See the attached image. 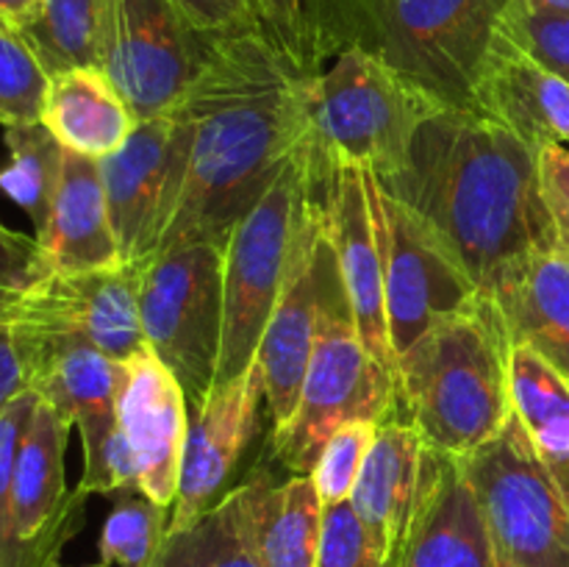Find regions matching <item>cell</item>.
<instances>
[{
  "instance_id": "1",
  "label": "cell",
  "mask_w": 569,
  "mask_h": 567,
  "mask_svg": "<svg viewBox=\"0 0 569 567\" xmlns=\"http://www.w3.org/2000/svg\"><path fill=\"white\" fill-rule=\"evenodd\" d=\"M317 72L259 20L209 31L192 83L167 111L178 200L153 259L189 242L226 248L303 145Z\"/></svg>"
},
{
  "instance_id": "2",
  "label": "cell",
  "mask_w": 569,
  "mask_h": 567,
  "mask_svg": "<svg viewBox=\"0 0 569 567\" xmlns=\"http://www.w3.org/2000/svg\"><path fill=\"white\" fill-rule=\"evenodd\" d=\"M378 183L431 228L487 295L526 259L559 250L539 148L478 109L433 111L403 172Z\"/></svg>"
},
{
  "instance_id": "3",
  "label": "cell",
  "mask_w": 569,
  "mask_h": 567,
  "mask_svg": "<svg viewBox=\"0 0 569 567\" xmlns=\"http://www.w3.org/2000/svg\"><path fill=\"white\" fill-rule=\"evenodd\" d=\"M511 0H317V59L359 48L431 94L472 109L478 72Z\"/></svg>"
},
{
  "instance_id": "4",
  "label": "cell",
  "mask_w": 569,
  "mask_h": 567,
  "mask_svg": "<svg viewBox=\"0 0 569 567\" xmlns=\"http://www.w3.org/2000/svg\"><path fill=\"white\" fill-rule=\"evenodd\" d=\"M509 326L492 295L481 292L439 320L398 359L400 398L428 448L467 456L511 417Z\"/></svg>"
},
{
  "instance_id": "5",
  "label": "cell",
  "mask_w": 569,
  "mask_h": 567,
  "mask_svg": "<svg viewBox=\"0 0 569 567\" xmlns=\"http://www.w3.org/2000/svg\"><path fill=\"white\" fill-rule=\"evenodd\" d=\"M442 103L376 56L348 48L320 70L309 100V172L320 183L333 167H361L378 181L403 172L422 122Z\"/></svg>"
},
{
  "instance_id": "6",
  "label": "cell",
  "mask_w": 569,
  "mask_h": 567,
  "mask_svg": "<svg viewBox=\"0 0 569 567\" xmlns=\"http://www.w3.org/2000/svg\"><path fill=\"white\" fill-rule=\"evenodd\" d=\"M400 387L365 348L350 311L339 261L328 237L322 261L320 320L298 409L272 431V456L292 476H311L328 439L353 420H398Z\"/></svg>"
},
{
  "instance_id": "7",
  "label": "cell",
  "mask_w": 569,
  "mask_h": 567,
  "mask_svg": "<svg viewBox=\"0 0 569 567\" xmlns=\"http://www.w3.org/2000/svg\"><path fill=\"white\" fill-rule=\"evenodd\" d=\"M309 189V145L303 139L222 248V350L217 387L248 372L259 356L261 337L287 278L295 228Z\"/></svg>"
},
{
  "instance_id": "8",
  "label": "cell",
  "mask_w": 569,
  "mask_h": 567,
  "mask_svg": "<svg viewBox=\"0 0 569 567\" xmlns=\"http://www.w3.org/2000/svg\"><path fill=\"white\" fill-rule=\"evenodd\" d=\"M139 320L148 350L187 392L189 411L203 406L222 350V245L189 242L142 267Z\"/></svg>"
},
{
  "instance_id": "9",
  "label": "cell",
  "mask_w": 569,
  "mask_h": 567,
  "mask_svg": "<svg viewBox=\"0 0 569 567\" xmlns=\"http://www.w3.org/2000/svg\"><path fill=\"white\" fill-rule=\"evenodd\" d=\"M461 467L500 565L569 567V509L517 411L487 445L461 456Z\"/></svg>"
},
{
  "instance_id": "10",
  "label": "cell",
  "mask_w": 569,
  "mask_h": 567,
  "mask_svg": "<svg viewBox=\"0 0 569 567\" xmlns=\"http://www.w3.org/2000/svg\"><path fill=\"white\" fill-rule=\"evenodd\" d=\"M370 206L381 242L389 339L400 359L439 320L465 309L481 289L409 206L383 192L372 172Z\"/></svg>"
},
{
  "instance_id": "11",
  "label": "cell",
  "mask_w": 569,
  "mask_h": 567,
  "mask_svg": "<svg viewBox=\"0 0 569 567\" xmlns=\"http://www.w3.org/2000/svg\"><path fill=\"white\" fill-rule=\"evenodd\" d=\"M72 422L39 398L17 454L6 515L0 520V567H56L64 545L87 523L83 489H67V439Z\"/></svg>"
},
{
  "instance_id": "12",
  "label": "cell",
  "mask_w": 569,
  "mask_h": 567,
  "mask_svg": "<svg viewBox=\"0 0 569 567\" xmlns=\"http://www.w3.org/2000/svg\"><path fill=\"white\" fill-rule=\"evenodd\" d=\"M206 37L172 0H109L100 70L137 122L167 115L203 61Z\"/></svg>"
},
{
  "instance_id": "13",
  "label": "cell",
  "mask_w": 569,
  "mask_h": 567,
  "mask_svg": "<svg viewBox=\"0 0 569 567\" xmlns=\"http://www.w3.org/2000/svg\"><path fill=\"white\" fill-rule=\"evenodd\" d=\"M139 265L50 272L9 300L0 322L22 337L83 339L114 361H126L148 348L139 320Z\"/></svg>"
},
{
  "instance_id": "14",
  "label": "cell",
  "mask_w": 569,
  "mask_h": 567,
  "mask_svg": "<svg viewBox=\"0 0 569 567\" xmlns=\"http://www.w3.org/2000/svg\"><path fill=\"white\" fill-rule=\"evenodd\" d=\"M326 248V211L309 189L300 206L287 278H283L281 295H278V304L261 337L259 356H256L264 376V404L272 417V431L292 420L300 387H303L306 370L315 354Z\"/></svg>"
},
{
  "instance_id": "15",
  "label": "cell",
  "mask_w": 569,
  "mask_h": 567,
  "mask_svg": "<svg viewBox=\"0 0 569 567\" xmlns=\"http://www.w3.org/2000/svg\"><path fill=\"white\" fill-rule=\"evenodd\" d=\"M311 192L326 211L328 237L339 261L356 328L372 359L398 381V356L389 339L383 259L370 206V172L361 167H333Z\"/></svg>"
},
{
  "instance_id": "16",
  "label": "cell",
  "mask_w": 569,
  "mask_h": 567,
  "mask_svg": "<svg viewBox=\"0 0 569 567\" xmlns=\"http://www.w3.org/2000/svg\"><path fill=\"white\" fill-rule=\"evenodd\" d=\"M264 400V376L259 361L233 381L214 387L203 406L189 411L181 476L167 534L192 528L228 493L233 470L259 428V406Z\"/></svg>"
},
{
  "instance_id": "17",
  "label": "cell",
  "mask_w": 569,
  "mask_h": 567,
  "mask_svg": "<svg viewBox=\"0 0 569 567\" xmlns=\"http://www.w3.org/2000/svg\"><path fill=\"white\" fill-rule=\"evenodd\" d=\"M98 167L122 265L148 267L176 200L170 115L137 122L126 145Z\"/></svg>"
},
{
  "instance_id": "18",
  "label": "cell",
  "mask_w": 569,
  "mask_h": 567,
  "mask_svg": "<svg viewBox=\"0 0 569 567\" xmlns=\"http://www.w3.org/2000/svg\"><path fill=\"white\" fill-rule=\"evenodd\" d=\"M120 367L117 420L137 461L139 489L172 511L189 431L187 392L148 348Z\"/></svg>"
},
{
  "instance_id": "19",
  "label": "cell",
  "mask_w": 569,
  "mask_h": 567,
  "mask_svg": "<svg viewBox=\"0 0 569 567\" xmlns=\"http://www.w3.org/2000/svg\"><path fill=\"white\" fill-rule=\"evenodd\" d=\"M14 342L26 365L28 389L48 400L61 417L72 422V428H78L83 454L106 442V437L120 426V361L83 339L14 334Z\"/></svg>"
},
{
  "instance_id": "20",
  "label": "cell",
  "mask_w": 569,
  "mask_h": 567,
  "mask_svg": "<svg viewBox=\"0 0 569 567\" xmlns=\"http://www.w3.org/2000/svg\"><path fill=\"white\" fill-rule=\"evenodd\" d=\"M398 567H498L495 543L459 456L426 448L420 506Z\"/></svg>"
},
{
  "instance_id": "21",
  "label": "cell",
  "mask_w": 569,
  "mask_h": 567,
  "mask_svg": "<svg viewBox=\"0 0 569 567\" xmlns=\"http://www.w3.org/2000/svg\"><path fill=\"white\" fill-rule=\"evenodd\" d=\"M472 109L503 122L533 148H569V83L511 42L500 28L478 72Z\"/></svg>"
},
{
  "instance_id": "22",
  "label": "cell",
  "mask_w": 569,
  "mask_h": 567,
  "mask_svg": "<svg viewBox=\"0 0 569 567\" xmlns=\"http://www.w3.org/2000/svg\"><path fill=\"white\" fill-rule=\"evenodd\" d=\"M426 448L420 428L411 420L383 422L348 498L376 539L383 567H398L409 539L422 495Z\"/></svg>"
},
{
  "instance_id": "23",
  "label": "cell",
  "mask_w": 569,
  "mask_h": 567,
  "mask_svg": "<svg viewBox=\"0 0 569 567\" xmlns=\"http://www.w3.org/2000/svg\"><path fill=\"white\" fill-rule=\"evenodd\" d=\"M50 272H87L122 265L98 159L64 150L48 226L37 233Z\"/></svg>"
},
{
  "instance_id": "24",
  "label": "cell",
  "mask_w": 569,
  "mask_h": 567,
  "mask_svg": "<svg viewBox=\"0 0 569 567\" xmlns=\"http://www.w3.org/2000/svg\"><path fill=\"white\" fill-rule=\"evenodd\" d=\"M492 298L515 348H531L569 381V256H531L498 284Z\"/></svg>"
},
{
  "instance_id": "25",
  "label": "cell",
  "mask_w": 569,
  "mask_h": 567,
  "mask_svg": "<svg viewBox=\"0 0 569 567\" xmlns=\"http://www.w3.org/2000/svg\"><path fill=\"white\" fill-rule=\"evenodd\" d=\"M39 122L72 153L103 159L120 150L137 117L100 67H76L50 76Z\"/></svg>"
},
{
  "instance_id": "26",
  "label": "cell",
  "mask_w": 569,
  "mask_h": 567,
  "mask_svg": "<svg viewBox=\"0 0 569 567\" xmlns=\"http://www.w3.org/2000/svg\"><path fill=\"white\" fill-rule=\"evenodd\" d=\"M242 487L264 565L317 567L326 504L315 478L289 476L276 481L270 472H253Z\"/></svg>"
},
{
  "instance_id": "27",
  "label": "cell",
  "mask_w": 569,
  "mask_h": 567,
  "mask_svg": "<svg viewBox=\"0 0 569 567\" xmlns=\"http://www.w3.org/2000/svg\"><path fill=\"white\" fill-rule=\"evenodd\" d=\"M511 406L569 509V381L531 348H515Z\"/></svg>"
},
{
  "instance_id": "28",
  "label": "cell",
  "mask_w": 569,
  "mask_h": 567,
  "mask_svg": "<svg viewBox=\"0 0 569 567\" xmlns=\"http://www.w3.org/2000/svg\"><path fill=\"white\" fill-rule=\"evenodd\" d=\"M3 142L9 148V161L0 167V189L31 217L37 237L48 226L67 148L44 122L6 126Z\"/></svg>"
},
{
  "instance_id": "29",
  "label": "cell",
  "mask_w": 569,
  "mask_h": 567,
  "mask_svg": "<svg viewBox=\"0 0 569 567\" xmlns=\"http://www.w3.org/2000/svg\"><path fill=\"white\" fill-rule=\"evenodd\" d=\"M106 6L109 0H44L39 20L20 37L48 76L76 67H100Z\"/></svg>"
},
{
  "instance_id": "30",
  "label": "cell",
  "mask_w": 569,
  "mask_h": 567,
  "mask_svg": "<svg viewBox=\"0 0 569 567\" xmlns=\"http://www.w3.org/2000/svg\"><path fill=\"white\" fill-rule=\"evenodd\" d=\"M170 528V509L139 487L111 495V511L100 528L98 554L106 567H150Z\"/></svg>"
},
{
  "instance_id": "31",
  "label": "cell",
  "mask_w": 569,
  "mask_h": 567,
  "mask_svg": "<svg viewBox=\"0 0 569 567\" xmlns=\"http://www.w3.org/2000/svg\"><path fill=\"white\" fill-rule=\"evenodd\" d=\"M198 567H267L250 526L244 487L228 489L226 498L206 511L192 528Z\"/></svg>"
},
{
  "instance_id": "32",
  "label": "cell",
  "mask_w": 569,
  "mask_h": 567,
  "mask_svg": "<svg viewBox=\"0 0 569 567\" xmlns=\"http://www.w3.org/2000/svg\"><path fill=\"white\" fill-rule=\"evenodd\" d=\"M50 76L26 39L0 26V126L39 122Z\"/></svg>"
},
{
  "instance_id": "33",
  "label": "cell",
  "mask_w": 569,
  "mask_h": 567,
  "mask_svg": "<svg viewBox=\"0 0 569 567\" xmlns=\"http://www.w3.org/2000/svg\"><path fill=\"white\" fill-rule=\"evenodd\" d=\"M500 31L569 83V11L539 0H511Z\"/></svg>"
},
{
  "instance_id": "34",
  "label": "cell",
  "mask_w": 569,
  "mask_h": 567,
  "mask_svg": "<svg viewBox=\"0 0 569 567\" xmlns=\"http://www.w3.org/2000/svg\"><path fill=\"white\" fill-rule=\"evenodd\" d=\"M378 428H381V422L376 420H353L345 422L328 439L315 470H311V478H315L317 489H320L322 504L331 506L350 498L356 481H359L361 467H365L367 456H370L372 445H376Z\"/></svg>"
},
{
  "instance_id": "35",
  "label": "cell",
  "mask_w": 569,
  "mask_h": 567,
  "mask_svg": "<svg viewBox=\"0 0 569 567\" xmlns=\"http://www.w3.org/2000/svg\"><path fill=\"white\" fill-rule=\"evenodd\" d=\"M317 567H383V556L353 504L326 506Z\"/></svg>"
},
{
  "instance_id": "36",
  "label": "cell",
  "mask_w": 569,
  "mask_h": 567,
  "mask_svg": "<svg viewBox=\"0 0 569 567\" xmlns=\"http://www.w3.org/2000/svg\"><path fill=\"white\" fill-rule=\"evenodd\" d=\"M256 20L276 33L298 59L322 70L315 50V3L317 0H244Z\"/></svg>"
},
{
  "instance_id": "37",
  "label": "cell",
  "mask_w": 569,
  "mask_h": 567,
  "mask_svg": "<svg viewBox=\"0 0 569 567\" xmlns=\"http://www.w3.org/2000/svg\"><path fill=\"white\" fill-rule=\"evenodd\" d=\"M44 276H50V267L37 237L11 231L0 222V311L11 298L31 289Z\"/></svg>"
},
{
  "instance_id": "38",
  "label": "cell",
  "mask_w": 569,
  "mask_h": 567,
  "mask_svg": "<svg viewBox=\"0 0 569 567\" xmlns=\"http://www.w3.org/2000/svg\"><path fill=\"white\" fill-rule=\"evenodd\" d=\"M539 178L556 228V245L569 256V148L542 145L539 148Z\"/></svg>"
},
{
  "instance_id": "39",
  "label": "cell",
  "mask_w": 569,
  "mask_h": 567,
  "mask_svg": "<svg viewBox=\"0 0 569 567\" xmlns=\"http://www.w3.org/2000/svg\"><path fill=\"white\" fill-rule=\"evenodd\" d=\"M189 22L200 31H226L256 20L244 0H172Z\"/></svg>"
},
{
  "instance_id": "40",
  "label": "cell",
  "mask_w": 569,
  "mask_h": 567,
  "mask_svg": "<svg viewBox=\"0 0 569 567\" xmlns=\"http://www.w3.org/2000/svg\"><path fill=\"white\" fill-rule=\"evenodd\" d=\"M28 389L26 365H22L20 348L14 342V334L6 322H0V415L6 406Z\"/></svg>"
},
{
  "instance_id": "41",
  "label": "cell",
  "mask_w": 569,
  "mask_h": 567,
  "mask_svg": "<svg viewBox=\"0 0 569 567\" xmlns=\"http://www.w3.org/2000/svg\"><path fill=\"white\" fill-rule=\"evenodd\" d=\"M150 567H198V559H194L192 531L187 528V531L167 534L164 545H161L159 556H156Z\"/></svg>"
},
{
  "instance_id": "42",
  "label": "cell",
  "mask_w": 569,
  "mask_h": 567,
  "mask_svg": "<svg viewBox=\"0 0 569 567\" xmlns=\"http://www.w3.org/2000/svg\"><path fill=\"white\" fill-rule=\"evenodd\" d=\"M44 0H0V22L11 31L22 33L39 20Z\"/></svg>"
},
{
  "instance_id": "43",
  "label": "cell",
  "mask_w": 569,
  "mask_h": 567,
  "mask_svg": "<svg viewBox=\"0 0 569 567\" xmlns=\"http://www.w3.org/2000/svg\"><path fill=\"white\" fill-rule=\"evenodd\" d=\"M545 6H553V9H567L569 11V0H539Z\"/></svg>"
},
{
  "instance_id": "44",
  "label": "cell",
  "mask_w": 569,
  "mask_h": 567,
  "mask_svg": "<svg viewBox=\"0 0 569 567\" xmlns=\"http://www.w3.org/2000/svg\"><path fill=\"white\" fill-rule=\"evenodd\" d=\"M56 567H106V565H103V561H94V565H61V561H59Z\"/></svg>"
},
{
  "instance_id": "45",
  "label": "cell",
  "mask_w": 569,
  "mask_h": 567,
  "mask_svg": "<svg viewBox=\"0 0 569 567\" xmlns=\"http://www.w3.org/2000/svg\"><path fill=\"white\" fill-rule=\"evenodd\" d=\"M498 567H506V565H500V561H498Z\"/></svg>"
},
{
  "instance_id": "46",
  "label": "cell",
  "mask_w": 569,
  "mask_h": 567,
  "mask_svg": "<svg viewBox=\"0 0 569 567\" xmlns=\"http://www.w3.org/2000/svg\"><path fill=\"white\" fill-rule=\"evenodd\" d=\"M0 26H3V22H0ZM3 28H6V26H3Z\"/></svg>"
}]
</instances>
